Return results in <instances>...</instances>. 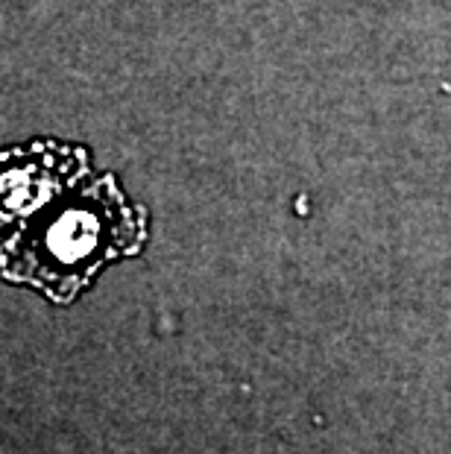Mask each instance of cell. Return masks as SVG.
Returning <instances> with one entry per match:
<instances>
[{"label": "cell", "mask_w": 451, "mask_h": 454, "mask_svg": "<svg viewBox=\"0 0 451 454\" xmlns=\"http://www.w3.org/2000/svg\"><path fill=\"white\" fill-rule=\"evenodd\" d=\"M147 244V211L132 206L118 176L76 182L51 206L0 238V276L53 302H74L103 267Z\"/></svg>", "instance_id": "obj_1"}, {"label": "cell", "mask_w": 451, "mask_h": 454, "mask_svg": "<svg viewBox=\"0 0 451 454\" xmlns=\"http://www.w3.org/2000/svg\"><path fill=\"white\" fill-rule=\"evenodd\" d=\"M91 173L82 144L35 138L0 153V238Z\"/></svg>", "instance_id": "obj_2"}]
</instances>
